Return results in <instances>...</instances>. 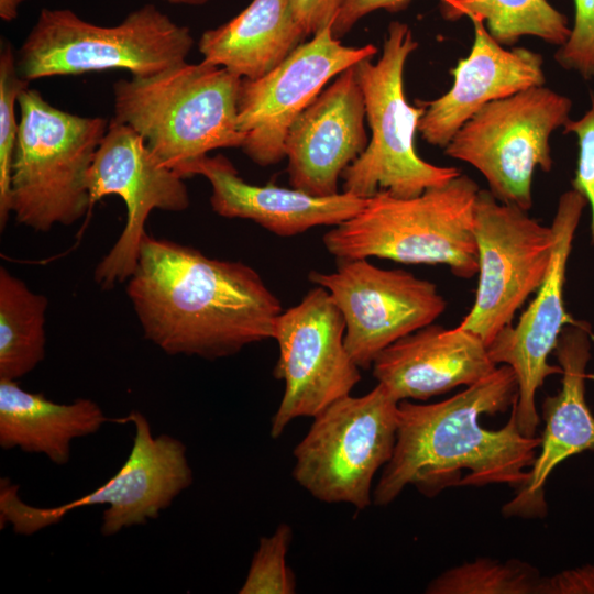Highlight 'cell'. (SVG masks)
Returning <instances> with one entry per match:
<instances>
[{
    "label": "cell",
    "instance_id": "obj_30",
    "mask_svg": "<svg viewBox=\"0 0 594 594\" xmlns=\"http://www.w3.org/2000/svg\"><path fill=\"white\" fill-rule=\"evenodd\" d=\"M564 134H574L578 140V162L572 188L581 193L591 209L590 234L594 244V90L590 94V108L586 112L563 127Z\"/></svg>",
    "mask_w": 594,
    "mask_h": 594
},
{
    "label": "cell",
    "instance_id": "obj_18",
    "mask_svg": "<svg viewBox=\"0 0 594 594\" xmlns=\"http://www.w3.org/2000/svg\"><path fill=\"white\" fill-rule=\"evenodd\" d=\"M594 338L585 321L568 324L554 354L561 367V388L541 405L544 430L526 483L504 505L507 517L542 518L547 512L544 486L551 472L563 461L584 451H594V415L585 399L587 364Z\"/></svg>",
    "mask_w": 594,
    "mask_h": 594
},
{
    "label": "cell",
    "instance_id": "obj_13",
    "mask_svg": "<svg viewBox=\"0 0 594 594\" xmlns=\"http://www.w3.org/2000/svg\"><path fill=\"white\" fill-rule=\"evenodd\" d=\"M329 273L309 280L326 288L345 322V348L362 370L399 339L433 323L447 301L435 283L402 268H382L369 258L337 260Z\"/></svg>",
    "mask_w": 594,
    "mask_h": 594
},
{
    "label": "cell",
    "instance_id": "obj_2",
    "mask_svg": "<svg viewBox=\"0 0 594 594\" xmlns=\"http://www.w3.org/2000/svg\"><path fill=\"white\" fill-rule=\"evenodd\" d=\"M127 294L146 340L169 355L206 360L273 339L283 312L252 266L147 232Z\"/></svg>",
    "mask_w": 594,
    "mask_h": 594
},
{
    "label": "cell",
    "instance_id": "obj_7",
    "mask_svg": "<svg viewBox=\"0 0 594 594\" xmlns=\"http://www.w3.org/2000/svg\"><path fill=\"white\" fill-rule=\"evenodd\" d=\"M418 47L411 29L393 21L387 29L383 52L376 63H358L355 74L363 92L371 139L364 152L342 173V191L369 198L387 191L410 198L443 186L461 174L452 166H438L422 160L415 148V133L425 106L408 103L404 69Z\"/></svg>",
    "mask_w": 594,
    "mask_h": 594
},
{
    "label": "cell",
    "instance_id": "obj_35",
    "mask_svg": "<svg viewBox=\"0 0 594 594\" xmlns=\"http://www.w3.org/2000/svg\"><path fill=\"white\" fill-rule=\"evenodd\" d=\"M162 1L168 2L170 4H176V6L198 7V6H204L208 3L210 0H162Z\"/></svg>",
    "mask_w": 594,
    "mask_h": 594
},
{
    "label": "cell",
    "instance_id": "obj_34",
    "mask_svg": "<svg viewBox=\"0 0 594 594\" xmlns=\"http://www.w3.org/2000/svg\"><path fill=\"white\" fill-rule=\"evenodd\" d=\"M25 0H0V18L4 22H11L18 16L20 4Z\"/></svg>",
    "mask_w": 594,
    "mask_h": 594
},
{
    "label": "cell",
    "instance_id": "obj_21",
    "mask_svg": "<svg viewBox=\"0 0 594 594\" xmlns=\"http://www.w3.org/2000/svg\"><path fill=\"white\" fill-rule=\"evenodd\" d=\"M496 366L477 334L431 323L383 350L372 369L377 383L402 402L472 385Z\"/></svg>",
    "mask_w": 594,
    "mask_h": 594
},
{
    "label": "cell",
    "instance_id": "obj_5",
    "mask_svg": "<svg viewBox=\"0 0 594 594\" xmlns=\"http://www.w3.org/2000/svg\"><path fill=\"white\" fill-rule=\"evenodd\" d=\"M18 108L10 215L35 231L72 226L91 209L87 178L109 121L64 111L29 87Z\"/></svg>",
    "mask_w": 594,
    "mask_h": 594
},
{
    "label": "cell",
    "instance_id": "obj_4",
    "mask_svg": "<svg viewBox=\"0 0 594 594\" xmlns=\"http://www.w3.org/2000/svg\"><path fill=\"white\" fill-rule=\"evenodd\" d=\"M479 190L461 173L410 198L378 191L359 213L326 232L323 245L337 260L377 257L446 265L457 277L472 278L479 270L473 231Z\"/></svg>",
    "mask_w": 594,
    "mask_h": 594
},
{
    "label": "cell",
    "instance_id": "obj_22",
    "mask_svg": "<svg viewBox=\"0 0 594 594\" xmlns=\"http://www.w3.org/2000/svg\"><path fill=\"white\" fill-rule=\"evenodd\" d=\"M289 0H252L234 18L205 31L202 61L241 78L257 79L278 66L306 38Z\"/></svg>",
    "mask_w": 594,
    "mask_h": 594
},
{
    "label": "cell",
    "instance_id": "obj_11",
    "mask_svg": "<svg viewBox=\"0 0 594 594\" xmlns=\"http://www.w3.org/2000/svg\"><path fill=\"white\" fill-rule=\"evenodd\" d=\"M473 231L479 280L472 307L458 326L488 346L544 280L554 232L526 210L499 201L488 189L479 190Z\"/></svg>",
    "mask_w": 594,
    "mask_h": 594
},
{
    "label": "cell",
    "instance_id": "obj_3",
    "mask_svg": "<svg viewBox=\"0 0 594 594\" xmlns=\"http://www.w3.org/2000/svg\"><path fill=\"white\" fill-rule=\"evenodd\" d=\"M241 80L205 61L119 79L112 86L113 118L136 131L164 166L186 178L190 166L209 152L241 147Z\"/></svg>",
    "mask_w": 594,
    "mask_h": 594
},
{
    "label": "cell",
    "instance_id": "obj_19",
    "mask_svg": "<svg viewBox=\"0 0 594 594\" xmlns=\"http://www.w3.org/2000/svg\"><path fill=\"white\" fill-rule=\"evenodd\" d=\"M469 55L450 69L451 88L437 99L421 101L425 112L417 131L429 144L444 148L459 129L485 105L521 90L543 86L542 56L526 47L504 48L477 15Z\"/></svg>",
    "mask_w": 594,
    "mask_h": 594
},
{
    "label": "cell",
    "instance_id": "obj_32",
    "mask_svg": "<svg viewBox=\"0 0 594 594\" xmlns=\"http://www.w3.org/2000/svg\"><path fill=\"white\" fill-rule=\"evenodd\" d=\"M293 14L306 34L315 35L333 24L341 0H289Z\"/></svg>",
    "mask_w": 594,
    "mask_h": 594
},
{
    "label": "cell",
    "instance_id": "obj_1",
    "mask_svg": "<svg viewBox=\"0 0 594 594\" xmlns=\"http://www.w3.org/2000/svg\"><path fill=\"white\" fill-rule=\"evenodd\" d=\"M517 378L508 365L439 403L399 402L396 443L373 492L386 506L405 487L432 497L452 486L506 484L518 490L527 481L540 437L520 432L512 407Z\"/></svg>",
    "mask_w": 594,
    "mask_h": 594
},
{
    "label": "cell",
    "instance_id": "obj_23",
    "mask_svg": "<svg viewBox=\"0 0 594 594\" xmlns=\"http://www.w3.org/2000/svg\"><path fill=\"white\" fill-rule=\"evenodd\" d=\"M100 406L88 398L58 404L31 393L16 381L0 378V447L42 453L64 465L74 439L96 433L109 421Z\"/></svg>",
    "mask_w": 594,
    "mask_h": 594
},
{
    "label": "cell",
    "instance_id": "obj_8",
    "mask_svg": "<svg viewBox=\"0 0 594 594\" xmlns=\"http://www.w3.org/2000/svg\"><path fill=\"white\" fill-rule=\"evenodd\" d=\"M398 406L378 383L363 396L330 404L294 450V479L321 502L369 507L373 479L394 452Z\"/></svg>",
    "mask_w": 594,
    "mask_h": 594
},
{
    "label": "cell",
    "instance_id": "obj_9",
    "mask_svg": "<svg viewBox=\"0 0 594 594\" xmlns=\"http://www.w3.org/2000/svg\"><path fill=\"white\" fill-rule=\"evenodd\" d=\"M114 420L131 422L135 435L128 459L111 479L77 499L45 508L21 501L19 486L2 477L0 527L11 525L15 534L31 536L59 522L76 508L102 504L109 506L100 528L105 537L156 519L193 483L186 446L168 435L154 437L148 420L138 410Z\"/></svg>",
    "mask_w": 594,
    "mask_h": 594
},
{
    "label": "cell",
    "instance_id": "obj_29",
    "mask_svg": "<svg viewBox=\"0 0 594 594\" xmlns=\"http://www.w3.org/2000/svg\"><path fill=\"white\" fill-rule=\"evenodd\" d=\"M574 6L573 28L554 59L562 68L590 80L594 78V0H574Z\"/></svg>",
    "mask_w": 594,
    "mask_h": 594
},
{
    "label": "cell",
    "instance_id": "obj_20",
    "mask_svg": "<svg viewBox=\"0 0 594 594\" xmlns=\"http://www.w3.org/2000/svg\"><path fill=\"white\" fill-rule=\"evenodd\" d=\"M194 175L210 183V205L217 215L251 220L285 238L320 226L341 224L359 213L367 199L345 191L315 196L293 187L253 185L241 178L233 163L221 154L195 162L188 177Z\"/></svg>",
    "mask_w": 594,
    "mask_h": 594
},
{
    "label": "cell",
    "instance_id": "obj_26",
    "mask_svg": "<svg viewBox=\"0 0 594 594\" xmlns=\"http://www.w3.org/2000/svg\"><path fill=\"white\" fill-rule=\"evenodd\" d=\"M541 576L526 562L477 558L433 579L429 594H538Z\"/></svg>",
    "mask_w": 594,
    "mask_h": 594
},
{
    "label": "cell",
    "instance_id": "obj_25",
    "mask_svg": "<svg viewBox=\"0 0 594 594\" xmlns=\"http://www.w3.org/2000/svg\"><path fill=\"white\" fill-rule=\"evenodd\" d=\"M439 10L448 21L477 15L501 45L529 35L560 47L571 33L568 18L547 0H439Z\"/></svg>",
    "mask_w": 594,
    "mask_h": 594
},
{
    "label": "cell",
    "instance_id": "obj_16",
    "mask_svg": "<svg viewBox=\"0 0 594 594\" xmlns=\"http://www.w3.org/2000/svg\"><path fill=\"white\" fill-rule=\"evenodd\" d=\"M586 206L585 197L573 188L560 196L551 222L554 245L546 278L518 322L505 327L487 346L492 361L508 365L516 375L518 392L512 407L518 429L528 437L536 436L540 422L538 389L550 375L562 372L559 365L549 363V355L563 329L579 321L566 311L564 284L575 231Z\"/></svg>",
    "mask_w": 594,
    "mask_h": 594
},
{
    "label": "cell",
    "instance_id": "obj_24",
    "mask_svg": "<svg viewBox=\"0 0 594 594\" xmlns=\"http://www.w3.org/2000/svg\"><path fill=\"white\" fill-rule=\"evenodd\" d=\"M46 296L0 267V378L23 377L45 356Z\"/></svg>",
    "mask_w": 594,
    "mask_h": 594
},
{
    "label": "cell",
    "instance_id": "obj_14",
    "mask_svg": "<svg viewBox=\"0 0 594 594\" xmlns=\"http://www.w3.org/2000/svg\"><path fill=\"white\" fill-rule=\"evenodd\" d=\"M87 185L91 207L116 195L127 209L122 232L94 273L95 282L109 289L132 275L151 212L186 210L189 193L184 178L164 166L136 131L114 118L97 148Z\"/></svg>",
    "mask_w": 594,
    "mask_h": 594
},
{
    "label": "cell",
    "instance_id": "obj_27",
    "mask_svg": "<svg viewBox=\"0 0 594 594\" xmlns=\"http://www.w3.org/2000/svg\"><path fill=\"white\" fill-rule=\"evenodd\" d=\"M29 87L18 70L16 53L7 41L0 50V228L10 217L9 186L13 150L19 131L15 113L19 95Z\"/></svg>",
    "mask_w": 594,
    "mask_h": 594
},
{
    "label": "cell",
    "instance_id": "obj_33",
    "mask_svg": "<svg viewBox=\"0 0 594 594\" xmlns=\"http://www.w3.org/2000/svg\"><path fill=\"white\" fill-rule=\"evenodd\" d=\"M538 594H594V564L541 578Z\"/></svg>",
    "mask_w": 594,
    "mask_h": 594
},
{
    "label": "cell",
    "instance_id": "obj_12",
    "mask_svg": "<svg viewBox=\"0 0 594 594\" xmlns=\"http://www.w3.org/2000/svg\"><path fill=\"white\" fill-rule=\"evenodd\" d=\"M344 336L341 311L329 292L318 285L278 316L274 376L284 382V393L272 419V438H278L296 418L316 417L350 395L361 381V369L350 356Z\"/></svg>",
    "mask_w": 594,
    "mask_h": 594
},
{
    "label": "cell",
    "instance_id": "obj_6",
    "mask_svg": "<svg viewBox=\"0 0 594 594\" xmlns=\"http://www.w3.org/2000/svg\"><path fill=\"white\" fill-rule=\"evenodd\" d=\"M194 36L153 4L131 11L120 23L97 25L69 9H42L16 52L20 76H53L124 69L146 77L186 62Z\"/></svg>",
    "mask_w": 594,
    "mask_h": 594
},
{
    "label": "cell",
    "instance_id": "obj_28",
    "mask_svg": "<svg viewBox=\"0 0 594 594\" xmlns=\"http://www.w3.org/2000/svg\"><path fill=\"white\" fill-rule=\"evenodd\" d=\"M293 539L292 528L279 525L270 537L260 538L240 594H292L296 592L295 575L287 566L286 556Z\"/></svg>",
    "mask_w": 594,
    "mask_h": 594
},
{
    "label": "cell",
    "instance_id": "obj_17",
    "mask_svg": "<svg viewBox=\"0 0 594 594\" xmlns=\"http://www.w3.org/2000/svg\"><path fill=\"white\" fill-rule=\"evenodd\" d=\"M354 66L339 74L288 130L285 157L293 188L315 196L340 193L342 173L366 148L365 102Z\"/></svg>",
    "mask_w": 594,
    "mask_h": 594
},
{
    "label": "cell",
    "instance_id": "obj_15",
    "mask_svg": "<svg viewBox=\"0 0 594 594\" xmlns=\"http://www.w3.org/2000/svg\"><path fill=\"white\" fill-rule=\"evenodd\" d=\"M376 53L373 44L343 45L327 25L263 77L242 78L238 101L242 151L260 166L283 161L288 130L323 87Z\"/></svg>",
    "mask_w": 594,
    "mask_h": 594
},
{
    "label": "cell",
    "instance_id": "obj_10",
    "mask_svg": "<svg viewBox=\"0 0 594 594\" xmlns=\"http://www.w3.org/2000/svg\"><path fill=\"white\" fill-rule=\"evenodd\" d=\"M571 109L569 97L544 85L521 90L481 108L443 152L477 169L496 199L528 211L534 174L551 170L549 139L569 121Z\"/></svg>",
    "mask_w": 594,
    "mask_h": 594
},
{
    "label": "cell",
    "instance_id": "obj_31",
    "mask_svg": "<svg viewBox=\"0 0 594 594\" xmlns=\"http://www.w3.org/2000/svg\"><path fill=\"white\" fill-rule=\"evenodd\" d=\"M413 0H341L337 18L331 26L333 37L340 40L364 15L375 10L396 13L405 10Z\"/></svg>",
    "mask_w": 594,
    "mask_h": 594
}]
</instances>
